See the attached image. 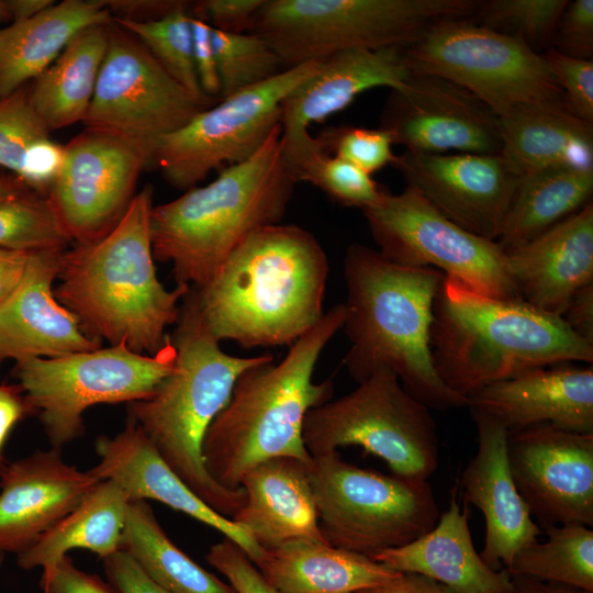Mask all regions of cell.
I'll return each mask as SVG.
<instances>
[{"instance_id":"cell-1","label":"cell","mask_w":593,"mask_h":593,"mask_svg":"<svg viewBox=\"0 0 593 593\" xmlns=\"http://www.w3.org/2000/svg\"><path fill=\"white\" fill-rule=\"evenodd\" d=\"M328 272L311 232L278 223L251 233L204 287L191 289L219 342L289 347L323 317Z\"/></svg>"},{"instance_id":"cell-2","label":"cell","mask_w":593,"mask_h":593,"mask_svg":"<svg viewBox=\"0 0 593 593\" xmlns=\"http://www.w3.org/2000/svg\"><path fill=\"white\" fill-rule=\"evenodd\" d=\"M154 188L135 194L120 222L101 238L63 253L54 289L89 338L155 355L168 342L190 290L159 281L150 237Z\"/></svg>"},{"instance_id":"cell-3","label":"cell","mask_w":593,"mask_h":593,"mask_svg":"<svg viewBox=\"0 0 593 593\" xmlns=\"http://www.w3.org/2000/svg\"><path fill=\"white\" fill-rule=\"evenodd\" d=\"M344 277L343 328L350 344L344 365L349 376L359 383L388 367L430 410L469 406V399L443 382L432 356L433 306L445 275L395 264L378 249L353 243L344 257Z\"/></svg>"},{"instance_id":"cell-4","label":"cell","mask_w":593,"mask_h":593,"mask_svg":"<svg viewBox=\"0 0 593 593\" xmlns=\"http://www.w3.org/2000/svg\"><path fill=\"white\" fill-rule=\"evenodd\" d=\"M175 325L170 334L176 348L172 370L149 398L127 403L128 419L202 501L232 518L242 507L245 492L243 488L227 489L208 473L203 440L238 377L250 367L275 359L270 353L240 357L222 350L191 289L182 299Z\"/></svg>"},{"instance_id":"cell-5","label":"cell","mask_w":593,"mask_h":593,"mask_svg":"<svg viewBox=\"0 0 593 593\" xmlns=\"http://www.w3.org/2000/svg\"><path fill=\"white\" fill-rule=\"evenodd\" d=\"M344 321L345 306L338 303L289 346L279 362L256 365L238 377L203 440L204 466L215 481L238 490L246 472L262 461L277 457L311 460L303 443L305 416L332 400L334 392L331 379L314 382L313 373Z\"/></svg>"},{"instance_id":"cell-6","label":"cell","mask_w":593,"mask_h":593,"mask_svg":"<svg viewBox=\"0 0 593 593\" xmlns=\"http://www.w3.org/2000/svg\"><path fill=\"white\" fill-rule=\"evenodd\" d=\"M430 349L443 382L467 399L533 368L593 362V343L562 317L518 298L479 293L447 276L434 301Z\"/></svg>"},{"instance_id":"cell-7","label":"cell","mask_w":593,"mask_h":593,"mask_svg":"<svg viewBox=\"0 0 593 593\" xmlns=\"http://www.w3.org/2000/svg\"><path fill=\"white\" fill-rule=\"evenodd\" d=\"M281 134L278 126L248 160L153 208L154 258L171 264L177 286L201 289L251 233L282 221L296 182Z\"/></svg>"},{"instance_id":"cell-8","label":"cell","mask_w":593,"mask_h":593,"mask_svg":"<svg viewBox=\"0 0 593 593\" xmlns=\"http://www.w3.org/2000/svg\"><path fill=\"white\" fill-rule=\"evenodd\" d=\"M475 0H264L248 33L262 38L284 68L336 53L404 48L434 23L472 16Z\"/></svg>"},{"instance_id":"cell-9","label":"cell","mask_w":593,"mask_h":593,"mask_svg":"<svg viewBox=\"0 0 593 593\" xmlns=\"http://www.w3.org/2000/svg\"><path fill=\"white\" fill-rule=\"evenodd\" d=\"M320 530L329 545L372 558L429 532L440 512L427 480L363 469L338 450L311 456Z\"/></svg>"},{"instance_id":"cell-10","label":"cell","mask_w":593,"mask_h":593,"mask_svg":"<svg viewBox=\"0 0 593 593\" xmlns=\"http://www.w3.org/2000/svg\"><path fill=\"white\" fill-rule=\"evenodd\" d=\"M388 367H379L349 393L311 409L303 443L311 456L359 446L381 458L392 474L427 480L437 469L435 419Z\"/></svg>"},{"instance_id":"cell-11","label":"cell","mask_w":593,"mask_h":593,"mask_svg":"<svg viewBox=\"0 0 593 593\" xmlns=\"http://www.w3.org/2000/svg\"><path fill=\"white\" fill-rule=\"evenodd\" d=\"M176 348L170 339L155 355L124 344L54 358L15 362L13 378L38 414L53 448L81 437L83 413L97 404L131 403L149 398L172 370Z\"/></svg>"},{"instance_id":"cell-12","label":"cell","mask_w":593,"mask_h":593,"mask_svg":"<svg viewBox=\"0 0 593 593\" xmlns=\"http://www.w3.org/2000/svg\"><path fill=\"white\" fill-rule=\"evenodd\" d=\"M403 57L410 72L459 85L500 119L521 105L567 104L541 54L470 18L434 23L403 48Z\"/></svg>"},{"instance_id":"cell-13","label":"cell","mask_w":593,"mask_h":593,"mask_svg":"<svg viewBox=\"0 0 593 593\" xmlns=\"http://www.w3.org/2000/svg\"><path fill=\"white\" fill-rule=\"evenodd\" d=\"M320 61L287 68L267 81L220 99L183 127L160 138L149 164H155L171 186L188 190L214 169L248 160L281 126L284 98L317 70Z\"/></svg>"},{"instance_id":"cell-14","label":"cell","mask_w":593,"mask_h":593,"mask_svg":"<svg viewBox=\"0 0 593 593\" xmlns=\"http://www.w3.org/2000/svg\"><path fill=\"white\" fill-rule=\"evenodd\" d=\"M362 214L379 253L390 261L437 269L485 295L518 298L499 245L458 226L414 188L385 190Z\"/></svg>"},{"instance_id":"cell-15","label":"cell","mask_w":593,"mask_h":593,"mask_svg":"<svg viewBox=\"0 0 593 593\" xmlns=\"http://www.w3.org/2000/svg\"><path fill=\"white\" fill-rule=\"evenodd\" d=\"M136 38L110 25L109 45L86 128L132 141L150 155L156 143L208 109L184 90Z\"/></svg>"},{"instance_id":"cell-16","label":"cell","mask_w":593,"mask_h":593,"mask_svg":"<svg viewBox=\"0 0 593 593\" xmlns=\"http://www.w3.org/2000/svg\"><path fill=\"white\" fill-rule=\"evenodd\" d=\"M148 164L145 148L103 131L86 128L65 145L47 198L75 245L101 238L120 222Z\"/></svg>"},{"instance_id":"cell-17","label":"cell","mask_w":593,"mask_h":593,"mask_svg":"<svg viewBox=\"0 0 593 593\" xmlns=\"http://www.w3.org/2000/svg\"><path fill=\"white\" fill-rule=\"evenodd\" d=\"M513 482L542 529L593 526V434L539 424L507 432Z\"/></svg>"},{"instance_id":"cell-18","label":"cell","mask_w":593,"mask_h":593,"mask_svg":"<svg viewBox=\"0 0 593 593\" xmlns=\"http://www.w3.org/2000/svg\"><path fill=\"white\" fill-rule=\"evenodd\" d=\"M380 127L414 153L501 154L503 145L500 118L467 89L433 75L410 72L391 90Z\"/></svg>"},{"instance_id":"cell-19","label":"cell","mask_w":593,"mask_h":593,"mask_svg":"<svg viewBox=\"0 0 593 593\" xmlns=\"http://www.w3.org/2000/svg\"><path fill=\"white\" fill-rule=\"evenodd\" d=\"M393 166L450 221L496 242L522 175L501 154L414 153Z\"/></svg>"},{"instance_id":"cell-20","label":"cell","mask_w":593,"mask_h":593,"mask_svg":"<svg viewBox=\"0 0 593 593\" xmlns=\"http://www.w3.org/2000/svg\"><path fill=\"white\" fill-rule=\"evenodd\" d=\"M100 480L37 450L0 466V552L20 555L71 512Z\"/></svg>"},{"instance_id":"cell-21","label":"cell","mask_w":593,"mask_h":593,"mask_svg":"<svg viewBox=\"0 0 593 593\" xmlns=\"http://www.w3.org/2000/svg\"><path fill=\"white\" fill-rule=\"evenodd\" d=\"M470 411L478 450L462 472L463 500L484 517L482 560L493 570L506 569L519 550L537 541L541 529L513 482L506 457L507 429L490 415Z\"/></svg>"},{"instance_id":"cell-22","label":"cell","mask_w":593,"mask_h":593,"mask_svg":"<svg viewBox=\"0 0 593 593\" xmlns=\"http://www.w3.org/2000/svg\"><path fill=\"white\" fill-rule=\"evenodd\" d=\"M64 251L30 253L22 281L0 304V365L102 347L86 336L75 314L54 294Z\"/></svg>"},{"instance_id":"cell-23","label":"cell","mask_w":593,"mask_h":593,"mask_svg":"<svg viewBox=\"0 0 593 593\" xmlns=\"http://www.w3.org/2000/svg\"><path fill=\"white\" fill-rule=\"evenodd\" d=\"M468 407L500 422L507 432L539 424L593 434V368L573 362L538 367L489 383Z\"/></svg>"},{"instance_id":"cell-24","label":"cell","mask_w":593,"mask_h":593,"mask_svg":"<svg viewBox=\"0 0 593 593\" xmlns=\"http://www.w3.org/2000/svg\"><path fill=\"white\" fill-rule=\"evenodd\" d=\"M99 462L89 471L99 480H112L130 501L154 500L220 532L239 546L256 564L264 548L231 518L202 501L160 458L141 428L132 421L112 437L96 441Z\"/></svg>"},{"instance_id":"cell-25","label":"cell","mask_w":593,"mask_h":593,"mask_svg":"<svg viewBox=\"0 0 593 593\" xmlns=\"http://www.w3.org/2000/svg\"><path fill=\"white\" fill-rule=\"evenodd\" d=\"M505 255L517 296L561 317L574 294L593 283V203Z\"/></svg>"},{"instance_id":"cell-26","label":"cell","mask_w":593,"mask_h":593,"mask_svg":"<svg viewBox=\"0 0 593 593\" xmlns=\"http://www.w3.org/2000/svg\"><path fill=\"white\" fill-rule=\"evenodd\" d=\"M409 76L401 47L348 49L322 59L317 70L281 103L282 143L301 139L312 124L343 111L370 89H401Z\"/></svg>"},{"instance_id":"cell-27","label":"cell","mask_w":593,"mask_h":593,"mask_svg":"<svg viewBox=\"0 0 593 593\" xmlns=\"http://www.w3.org/2000/svg\"><path fill=\"white\" fill-rule=\"evenodd\" d=\"M309 463L277 457L258 463L243 477L245 501L231 519L261 548L272 549L300 539L325 541L310 484Z\"/></svg>"},{"instance_id":"cell-28","label":"cell","mask_w":593,"mask_h":593,"mask_svg":"<svg viewBox=\"0 0 593 593\" xmlns=\"http://www.w3.org/2000/svg\"><path fill=\"white\" fill-rule=\"evenodd\" d=\"M372 559L401 573L429 578L456 593H507L510 588L508 572L491 569L477 552L468 505L460 508L455 491L429 532Z\"/></svg>"},{"instance_id":"cell-29","label":"cell","mask_w":593,"mask_h":593,"mask_svg":"<svg viewBox=\"0 0 593 593\" xmlns=\"http://www.w3.org/2000/svg\"><path fill=\"white\" fill-rule=\"evenodd\" d=\"M112 22L104 0H64L0 29V99L40 76L79 32Z\"/></svg>"},{"instance_id":"cell-30","label":"cell","mask_w":593,"mask_h":593,"mask_svg":"<svg viewBox=\"0 0 593 593\" xmlns=\"http://www.w3.org/2000/svg\"><path fill=\"white\" fill-rule=\"evenodd\" d=\"M255 566L278 593H357L401 573L370 557L309 539L265 549Z\"/></svg>"},{"instance_id":"cell-31","label":"cell","mask_w":593,"mask_h":593,"mask_svg":"<svg viewBox=\"0 0 593 593\" xmlns=\"http://www.w3.org/2000/svg\"><path fill=\"white\" fill-rule=\"evenodd\" d=\"M500 120L501 155L522 176L548 168H593V124L567 104L521 105Z\"/></svg>"},{"instance_id":"cell-32","label":"cell","mask_w":593,"mask_h":593,"mask_svg":"<svg viewBox=\"0 0 593 593\" xmlns=\"http://www.w3.org/2000/svg\"><path fill=\"white\" fill-rule=\"evenodd\" d=\"M130 499L112 480H100L81 502L46 532L31 548L18 555L23 570L55 567L71 549H87L103 559L118 550Z\"/></svg>"},{"instance_id":"cell-33","label":"cell","mask_w":593,"mask_h":593,"mask_svg":"<svg viewBox=\"0 0 593 593\" xmlns=\"http://www.w3.org/2000/svg\"><path fill=\"white\" fill-rule=\"evenodd\" d=\"M593 168L559 167L524 174L505 215L496 244L518 248L592 202Z\"/></svg>"},{"instance_id":"cell-34","label":"cell","mask_w":593,"mask_h":593,"mask_svg":"<svg viewBox=\"0 0 593 593\" xmlns=\"http://www.w3.org/2000/svg\"><path fill=\"white\" fill-rule=\"evenodd\" d=\"M111 24L79 32L29 87L30 101L49 131L83 120L108 49Z\"/></svg>"},{"instance_id":"cell-35","label":"cell","mask_w":593,"mask_h":593,"mask_svg":"<svg viewBox=\"0 0 593 593\" xmlns=\"http://www.w3.org/2000/svg\"><path fill=\"white\" fill-rule=\"evenodd\" d=\"M120 550L170 593H237L174 544L147 501H130Z\"/></svg>"},{"instance_id":"cell-36","label":"cell","mask_w":593,"mask_h":593,"mask_svg":"<svg viewBox=\"0 0 593 593\" xmlns=\"http://www.w3.org/2000/svg\"><path fill=\"white\" fill-rule=\"evenodd\" d=\"M547 540L535 541L513 558L510 575L577 586L593 593V530L582 524L544 529Z\"/></svg>"},{"instance_id":"cell-37","label":"cell","mask_w":593,"mask_h":593,"mask_svg":"<svg viewBox=\"0 0 593 593\" xmlns=\"http://www.w3.org/2000/svg\"><path fill=\"white\" fill-rule=\"evenodd\" d=\"M282 149L296 183L309 182L344 206L362 211L387 190L357 166L325 153L310 133L293 144L282 143Z\"/></svg>"},{"instance_id":"cell-38","label":"cell","mask_w":593,"mask_h":593,"mask_svg":"<svg viewBox=\"0 0 593 593\" xmlns=\"http://www.w3.org/2000/svg\"><path fill=\"white\" fill-rule=\"evenodd\" d=\"M190 7L191 3L156 20L113 18V22L137 37L184 90L202 105L210 108L214 101L203 94L194 65Z\"/></svg>"},{"instance_id":"cell-39","label":"cell","mask_w":593,"mask_h":593,"mask_svg":"<svg viewBox=\"0 0 593 593\" xmlns=\"http://www.w3.org/2000/svg\"><path fill=\"white\" fill-rule=\"evenodd\" d=\"M72 243L47 197L33 191L0 201V248L66 250Z\"/></svg>"},{"instance_id":"cell-40","label":"cell","mask_w":593,"mask_h":593,"mask_svg":"<svg viewBox=\"0 0 593 593\" xmlns=\"http://www.w3.org/2000/svg\"><path fill=\"white\" fill-rule=\"evenodd\" d=\"M569 0L478 1V24L522 41L536 53L551 47L558 21Z\"/></svg>"},{"instance_id":"cell-41","label":"cell","mask_w":593,"mask_h":593,"mask_svg":"<svg viewBox=\"0 0 593 593\" xmlns=\"http://www.w3.org/2000/svg\"><path fill=\"white\" fill-rule=\"evenodd\" d=\"M221 80V99L277 76L286 68L273 49L251 33L233 34L212 27Z\"/></svg>"},{"instance_id":"cell-42","label":"cell","mask_w":593,"mask_h":593,"mask_svg":"<svg viewBox=\"0 0 593 593\" xmlns=\"http://www.w3.org/2000/svg\"><path fill=\"white\" fill-rule=\"evenodd\" d=\"M49 133L30 101L27 86L0 99V167L11 175L19 179L31 147Z\"/></svg>"},{"instance_id":"cell-43","label":"cell","mask_w":593,"mask_h":593,"mask_svg":"<svg viewBox=\"0 0 593 593\" xmlns=\"http://www.w3.org/2000/svg\"><path fill=\"white\" fill-rule=\"evenodd\" d=\"M327 154L339 157L371 175L394 164L393 139L382 128L353 125L327 126L314 136Z\"/></svg>"},{"instance_id":"cell-44","label":"cell","mask_w":593,"mask_h":593,"mask_svg":"<svg viewBox=\"0 0 593 593\" xmlns=\"http://www.w3.org/2000/svg\"><path fill=\"white\" fill-rule=\"evenodd\" d=\"M541 55L562 90L569 110L593 124V60L572 58L551 47Z\"/></svg>"},{"instance_id":"cell-45","label":"cell","mask_w":593,"mask_h":593,"mask_svg":"<svg viewBox=\"0 0 593 593\" xmlns=\"http://www.w3.org/2000/svg\"><path fill=\"white\" fill-rule=\"evenodd\" d=\"M205 559L237 593H278L244 550L226 537L210 547Z\"/></svg>"},{"instance_id":"cell-46","label":"cell","mask_w":593,"mask_h":593,"mask_svg":"<svg viewBox=\"0 0 593 593\" xmlns=\"http://www.w3.org/2000/svg\"><path fill=\"white\" fill-rule=\"evenodd\" d=\"M551 48L578 59L593 57V0L568 1L555 31Z\"/></svg>"},{"instance_id":"cell-47","label":"cell","mask_w":593,"mask_h":593,"mask_svg":"<svg viewBox=\"0 0 593 593\" xmlns=\"http://www.w3.org/2000/svg\"><path fill=\"white\" fill-rule=\"evenodd\" d=\"M264 0H204L191 4L190 14L225 33H248Z\"/></svg>"},{"instance_id":"cell-48","label":"cell","mask_w":593,"mask_h":593,"mask_svg":"<svg viewBox=\"0 0 593 593\" xmlns=\"http://www.w3.org/2000/svg\"><path fill=\"white\" fill-rule=\"evenodd\" d=\"M40 585L43 593H114L108 582L79 569L68 555L43 572Z\"/></svg>"},{"instance_id":"cell-49","label":"cell","mask_w":593,"mask_h":593,"mask_svg":"<svg viewBox=\"0 0 593 593\" xmlns=\"http://www.w3.org/2000/svg\"><path fill=\"white\" fill-rule=\"evenodd\" d=\"M102 567L114 593H170L152 581L122 550L103 558Z\"/></svg>"},{"instance_id":"cell-50","label":"cell","mask_w":593,"mask_h":593,"mask_svg":"<svg viewBox=\"0 0 593 593\" xmlns=\"http://www.w3.org/2000/svg\"><path fill=\"white\" fill-rule=\"evenodd\" d=\"M193 54L199 83L212 101L221 99V80L212 42V26L192 16Z\"/></svg>"},{"instance_id":"cell-51","label":"cell","mask_w":593,"mask_h":593,"mask_svg":"<svg viewBox=\"0 0 593 593\" xmlns=\"http://www.w3.org/2000/svg\"><path fill=\"white\" fill-rule=\"evenodd\" d=\"M35 411L18 384L0 382V466L5 461L3 447L13 427Z\"/></svg>"},{"instance_id":"cell-52","label":"cell","mask_w":593,"mask_h":593,"mask_svg":"<svg viewBox=\"0 0 593 593\" xmlns=\"http://www.w3.org/2000/svg\"><path fill=\"white\" fill-rule=\"evenodd\" d=\"M104 2L112 15L113 13L120 14V16L114 18L135 21L156 20L191 3L175 0H104Z\"/></svg>"},{"instance_id":"cell-53","label":"cell","mask_w":593,"mask_h":593,"mask_svg":"<svg viewBox=\"0 0 593 593\" xmlns=\"http://www.w3.org/2000/svg\"><path fill=\"white\" fill-rule=\"evenodd\" d=\"M561 317L577 335L593 343V283L574 294Z\"/></svg>"},{"instance_id":"cell-54","label":"cell","mask_w":593,"mask_h":593,"mask_svg":"<svg viewBox=\"0 0 593 593\" xmlns=\"http://www.w3.org/2000/svg\"><path fill=\"white\" fill-rule=\"evenodd\" d=\"M357 593H456L449 588L421 574L400 573L388 583Z\"/></svg>"},{"instance_id":"cell-55","label":"cell","mask_w":593,"mask_h":593,"mask_svg":"<svg viewBox=\"0 0 593 593\" xmlns=\"http://www.w3.org/2000/svg\"><path fill=\"white\" fill-rule=\"evenodd\" d=\"M30 253L0 248V304L19 287Z\"/></svg>"},{"instance_id":"cell-56","label":"cell","mask_w":593,"mask_h":593,"mask_svg":"<svg viewBox=\"0 0 593 593\" xmlns=\"http://www.w3.org/2000/svg\"><path fill=\"white\" fill-rule=\"evenodd\" d=\"M510 577L507 593H592L577 586L541 581L530 577Z\"/></svg>"},{"instance_id":"cell-57","label":"cell","mask_w":593,"mask_h":593,"mask_svg":"<svg viewBox=\"0 0 593 593\" xmlns=\"http://www.w3.org/2000/svg\"><path fill=\"white\" fill-rule=\"evenodd\" d=\"M55 3L54 0H7L13 22L29 20Z\"/></svg>"},{"instance_id":"cell-58","label":"cell","mask_w":593,"mask_h":593,"mask_svg":"<svg viewBox=\"0 0 593 593\" xmlns=\"http://www.w3.org/2000/svg\"><path fill=\"white\" fill-rule=\"evenodd\" d=\"M31 191L11 174L0 172V201L19 197Z\"/></svg>"},{"instance_id":"cell-59","label":"cell","mask_w":593,"mask_h":593,"mask_svg":"<svg viewBox=\"0 0 593 593\" xmlns=\"http://www.w3.org/2000/svg\"><path fill=\"white\" fill-rule=\"evenodd\" d=\"M7 19H10L7 0H0V23Z\"/></svg>"},{"instance_id":"cell-60","label":"cell","mask_w":593,"mask_h":593,"mask_svg":"<svg viewBox=\"0 0 593 593\" xmlns=\"http://www.w3.org/2000/svg\"><path fill=\"white\" fill-rule=\"evenodd\" d=\"M3 559H4V553H1V552H0V568H1V566H2Z\"/></svg>"}]
</instances>
